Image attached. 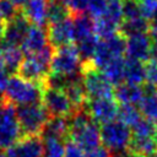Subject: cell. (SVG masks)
Returning a JSON list of instances; mask_svg holds the SVG:
<instances>
[{
  "instance_id": "cell-6",
  "label": "cell",
  "mask_w": 157,
  "mask_h": 157,
  "mask_svg": "<svg viewBox=\"0 0 157 157\" xmlns=\"http://www.w3.org/2000/svg\"><path fill=\"white\" fill-rule=\"evenodd\" d=\"M81 80L88 99L114 97V88L105 75L92 63L83 61L81 66Z\"/></svg>"
},
{
  "instance_id": "cell-28",
  "label": "cell",
  "mask_w": 157,
  "mask_h": 157,
  "mask_svg": "<svg viewBox=\"0 0 157 157\" xmlns=\"http://www.w3.org/2000/svg\"><path fill=\"white\" fill-rule=\"evenodd\" d=\"M131 131L132 137H155L157 136V124L142 117L132 126Z\"/></svg>"
},
{
  "instance_id": "cell-34",
  "label": "cell",
  "mask_w": 157,
  "mask_h": 157,
  "mask_svg": "<svg viewBox=\"0 0 157 157\" xmlns=\"http://www.w3.org/2000/svg\"><path fill=\"white\" fill-rule=\"evenodd\" d=\"M88 0H65V5L69 7L72 15L83 13L87 10Z\"/></svg>"
},
{
  "instance_id": "cell-26",
  "label": "cell",
  "mask_w": 157,
  "mask_h": 157,
  "mask_svg": "<svg viewBox=\"0 0 157 157\" xmlns=\"http://www.w3.org/2000/svg\"><path fill=\"white\" fill-rule=\"evenodd\" d=\"M44 157H64L65 144L63 139L54 136H42Z\"/></svg>"
},
{
  "instance_id": "cell-5",
  "label": "cell",
  "mask_w": 157,
  "mask_h": 157,
  "mask_svg": "<svg viewBox=\"0 0 157 157\" xmlns=\"http://www.w3.org/2000/svg\"><path fill=\"white\" fill-rule=\"evenodd\" d=\"M132 140L130 126L120 120H113L101 126V142L109 152L120 155L128 152Z\"/></svg>"
},
{
  "instance_id": "cell-21",
  "label": "cell",
  "mask_w": 157,
  "mask_h": 157,
  "mask_svg": "<svg viewBox=\"0 0 157 157\" xmlns=\"http://www.w3.org/2000/svg\"><path fill=\"white\" fill-rule=\"evenodd\" d=\"M145 93L139 103V110L144 118L157 124V90L146 85Z\"/></svg>"
},
{
  "instance_id": "cell-27",
  "label": "cell",
  "mask_w": 157,
  "mask_h": 157,
  "mask_svg": "<svg viewBox=\"0 0 157 157\" xmlns=\"http://www.w3.org/2000/svg\"><path fill=\"white\" fill-rule=\"evenodd\" d=\"M71 16H72L71 11L64 2L50 0L49 9H48V25L64 21Z\"/></svg>"
},
{
  "instance_id": "cell-14",
  "label": "cell",
  "mask_w": 157,
  "mask_h": 157,
  "mask_svg": "<svg viewBox=\"0 0 157 157\" xmlns=\"http://www.w3.org/2000/svg\"><path fill=\"white\" fill-rule=\"evenodd\" d=\"M7 157H44L42 136H22L7 148Z\"/></svg>"
},
{
  "instance_id": "cell-3",
  "label": "cell",
  "mask_w": 157,
  "mask_h": 157,
  "mask_svg": "<svg viewBox=\"0 0 157 157\" xmlns=\"http://www.w3.org/2000/svg\"><path fill=\"white\" fill-rule=\"evenodd\" d=\"M45 83L26 80L21 76H12L9 78L5 98L13 104L27 105L42 103Z\"/></svg>"
},
{
  "instance_id": "cell-39",
  "label": "cell",
  "mask_w": 157,
  "mask_h": 157,
  "mask_svg": "<svg viewBox=\"0 0 157 157\" xmlns=\"http://www.w3.org/2000/svg\"><path fill=\"white\" fill-rule=\"evenodd\" d=\"M18 9H21V7H23L25 5H26V2L28 1V0H11Z\"/></svg>"
},
{
  "instance_id": "cell-42",
  "label": "cell",
  "mask_w": 157,
  "mask_h": 157,
  "mask_svg": "<svg viewBox=\"0 0 157 157\" xmlns=\"http://www.w3.org/2000/svg\"><path fill=\"white\" fill-rule=\"evenodd\" d=\"M55 1H61V2H64V4H65V0H55Z\"/></svg>"
},
{
  "instance_id": "cell-4",
  "label": "cell",
  "mask_w": 157,
  "mask_h": 157,
  "mask_svg": "<svg viewBox=\"0 0 157 157\" xmlns=\"http://www.w3.org/2000/svg\"><path fill=\"white\" fill-rule=\"evenodd\" d=\"M53 53H54V48L49 44L38 53L26 55V58L22 60L20 65L18 76L29 81L45 83L50 72V63H52Z\"/></svg>"
},
{
  "instance_id": "cell-25",
  "label": "cell",
  "mask_w": 157,
  "mask_h": 157,
  "mask_svg": "<svg viewBox=\"0 0 157 157\" xmlns=\"http://www.w3.org/2000/svg\"><path fill=\"white\" fill-rule=\"evenodd\" d=\"M124 67H125V58H119L115 60H112L108 63L104 67L101 69V71L105 75V77L109 80V82L114 86L120 85L124 82Z\"/></svg>"
},
{
  "instance_id": "cell-43",
  "label": "cell",
  "mask_w": 157,
  "mask_h": 157,
  "mask_svg": "<svg viewBox=\"0 0 157 157\" xmlns=\"http://www.w3.org/2000/svg\"><path fill=\"white\" fill-rule=\"evenodd\" d=\"M1 99H2V97H1V94H0V101H1Z\"/></svg>"
},
{
  "instance_id": "cell-32",
  "label": "cell",
  "mask_w": 157,
  "mask_h": 157,
  "mask_svg": "<svg viewBox=\"0 0 157 157\" xmlns=\"http://www.w3.org/2000/svg\"><path fill=\"white\" fill-rule=\"evenodd\" d=\"M145 78L148 86L157 90V58H151L145 63Z\"/></svg>"
},
{
  "instance_id": "cell-22",
  "label": "cell",
  "mask_w": 157,
  "mask_h": 157,
  "mask_svg": "<svg viewBox=\"0 0 157 157\" xmlns=\"http://www.w3.org/2000/svg\"><path fill=\"white\" fill-rule=\"evenodd\" d=\"M128 153L145 157L157 156V136L155 137H132Z\"/></svg>"
},
{
  "instance_id": "cell-29",
  "label": "cell",
  "mask_w": 157,
  "mask_h": 157,
  "mask_svg": "<svg viewBox=\"0 0 157 157\" xmlns=\"http://www.w3.org/2000/svg\"><path fill=\"white\" fill-rule=\"evenodd\" d=\"M142 118L140 110L135 105H128V104H121L119 107V113H118V120L123 121L128 126L132 128L140 119Z\"/></svg>"
},
{
  "instance_id": "cell-19",
  "label": "cell",
  "mask_w": 157,
  "mask_h": 157,
  "mask_svg": "<svg viewBox=\"0 0 157 157\" xmlns=\"http://www.w3.org/2000/svg\"><path fill=\"white\" fill-rule=\"evenodd\" d=\"M145 90L139 85H132L128 82H121L117 86L114 91V97L120 104L128 105H139L140 101L142 99Z\"/></svg>"
},
{
  "instance_id": "cell-24",
  "label": "cell",
  "mask_w": 157,
  "mask_h": 157,
  "mask_svg": "<svg viewBox=\"0 0 157 157\" xmlns=\"http://www.w3.org/2000/svg\"><path fill=\"white\" fill-rule=\"evenodd\" d=\"M42 136H54L59 139H69V120L64 117H50L45 124Z\"/></svg>"
},
{
  "instance_id": "cell-16",
  "label": "cell",
  "mask_w": 157,
  "mask_h": 157,
  "mask_svg": "<svg viewBox=\"0 0 157 157\" xmlns=\"http://www.w3.org/2000/svg\"><path fill=\"white\" fill-rule=\"evenodd\" d=\"M23 60V52L20 45L10 44L7 42H0V65L10 74L16 72Z\"/></svg>"
},
{
  "instance_id": "cell-7",
  "label": "cell",
  "mask_w": 157,
  "mask_h": 157,
  "mask_svg": "<svg viewBox=\"0 0 157 157\" xmlns=\"http://www.w3.org/2000/svg\"><path fill=\"white\" fill-rule=\"evenodd\" d=\"M22 136L15 104L2 97L0 101V150L11 147Z\"/></svg>"
},
{
  "instance_id": "cell-13",
  "label": "cell",
  "mask_w": 157,
  "mask_h": 157,
  "mask_svg": "<svg viewBox=\"0 0 157 157\" xmlns=\"http://www.w3.org/2000/svg\"><path fill=\"white\" fill-rule=\"evenodd\" d=\"M47 32H48V42L54 49L74 43L75 33H74L72 16L64 21L48 25Z\"/></svg>"
},
{
  "instance_id": "cell-15",
  "label": "cell",
  "mask_w": 157,
  "mask_h": 157,
  "mask_svg": "<svg viewBox=\"0 0 157 157\" xmlns=\"http://www.w3.org/2000/svg\"><path fill=\"white\" fill-rule=\"evenodd\" d=\"M48 32L44 29V27L37 26V25H29L28 31L26 33V37L21 44V49L23 54H33L38 53L45 47H48Z\"/></svg>"
},
{
  "instance_id": "cell-33",
  "label": "cell",
  "mask_w": 157,
  "mask_h": 157,
  "mask_svg": "<svg viewBox=\"0 0 157 157\" xmlns=\"http://www.w3.org/2000/svg\"><path fill=\"white\" fill-rule=\"evenodd\" d=\"M108 4H109V0H88V4H87L88 16L93 20L101 17L105 12Z\"/></svg>"
},
{
  "instance_id": "cell-31",
  "label": "cell",
  "mask_w": 157,
  "mask_h": 157,
  "mask_svg": "<svg viewBox=\"0 0 157 157\" xmlns=\"http://www.w3.org/2000/svg\"><path fill=\"white\" fill-rule=\"evenodd\" d=\"M21 10L11 0H0V17L6 22L13 20Z\"/></svg>"
},
{
  "instance_id": "cell-35",
  "label": "cell",
  "mask_w": 157,
  "mask_h": 157,
  "mask_svg": "<svg viewBox=\"0 0 157 157\" xmlns=\"http://www.w3.org/2000/svg\"><path fill=\"white\" fill-rule=\"evenodd\" d=\"M64 157H85V151L72 141L65 144V156Z\"/></svg>"
},
{
  "instance_id": "cell-8",
  "label": "cell",
  "mask_w": 157,
  "mask_h": 157,
  "mask_svg": "<svg viewBox=\"0 0 157 157\" xmlns=\"http://www.w3.org/2000/svg\"><path fill=\"white\" fill-rule=\"evenodd\" d=\"M16 112L23 136H42L43 129L50 118L43 103L18 105Z\"/></svg>"
},
{
  "instance_id": "cell-1",
  "label": "cell",
  "mask_w": 157,
  "mask_h": 157,
  "mask_svg": "<svg viewBox=\"0 0 157 157\" xmlns=\"http://www.w3.org/2000/svg\"><path fill=\"white\" fill-rule=\"evenodd\" d=\"M81 60L75 43L55 48L50 63V72L45 85L63 90L69 81L78 77V74H81Z\"/></svg>"
},
{
  "instance_id": "cell-44",
  "label": "cell",
  "mask_w": 157,
  "mask_h": 157,
  "mask_svg": "<svg viewBox=\"0 0 157 157\" xmlns=\"http://www.w3.org/2000/svg\"><path fill=\"white\" fill-rule=\"evenodd\" d=\"M115 157H119V156H115Z\"/></svg>"
},
{
  "instance_id": "cell-10",
  "label": "cell",
  "mask_w": 157,
  "mask_h": 157,
  "mask_svg": "<svg viewBox=\"0 0 157 157\" xmlns=\"http://www.w3.org/2000/svg\"><path fill=\"white\" fill-rule=\"evenodd\" d=\"M119 107V102L115 99V97H102L88 99L83 109L92 120L103 125L118 118Z\"/></svg>"
},
{
  "instance_id": "cell-11",
  "label": "cell",
  "mask_w": 157,
  "mask_h": 157,
  "mask_svg": "<svg viewBox=\"0 0 157 157\" xmlns=\"http://www.w3.org/2000/svg\"><path fill=\"white\" fill-rule=\"evenodd\" d=\"M43 105L47 108L50 117H64L70 118L76 110L74 109L70 99L61 88L49 87L45 85L43 98Z\"/></svg>"
},
{
  "instance_id": "cell-20",
  "label": "cell",
  "mask_w": 157,
  "mask_h": 157,
  "mask_svg": "<svg viewBox=\"0 0 157 157\" xmlns=\"http://www.w3.org/2000/svg\"><path fill=\"white\" fill-rule=\"evenodd\" d=\"M63 90L66 93L67 98L70 99L75 110H80V109L85 108V105L88 101V97H87V93L85 91V87H83V83L81 80V74L78 77L69 81Z\"/></svg>"
},
{
  "instance_id": "cell-17",
  "label": "cell",
  "mask_w": 157,
  "mask_h": 157,
  "mask_svg": "<svg viewBox=\"0 0 157 157\" xmlns=\"http://www.w3.org/2000/svg\"><path fill=\"white\" fill-rule=\"evenodd\" d=\"M49 2L50 0H28L21 11L28 22L44 27L48 23Z\"/></svg>"
},
{
  "instance_id": "cell-38",
  "label": "cell",
  "mask_w": 157,
  "mask_h": 157,
  "mask_svg": "<svg viewBox=\"0 0 157 157\" xmlns=\"http://www.w3.org/2000/svg\"><path fill=\"white\" fill-rule=\"evenodd\" d=\"M6 23H7V22L0 17V42L4 39V36H5V31H6Z\"/></svg>"
},
{
  "instance_id": "cell-40",
  "label": "cell",
  "mask_w": 157,
  "mask_h": 157,
  "mask_svg": "<svg viewBox=\"0 0 157 157\" xmlns=\"http://www.w3.org/2000/svg\"><path fill=\"white\" fill-rule=\"evenodd\" d=\"M0 157H7V155L4 152V150H0Z\"/></svg>"
},
{
  "instance_id": "cell-30",
  "label": "cell",
  "mask_w": 157,
  "mask_h": 157,
  "mask_svg": "<svg viewBox=\"0 0 157 157\" xmlns=\"http://www.w3.org/2000/svg\"><path fill=\"white\" fill-rule=\"evenodd\" d=\"M140 12L150 23L157 20V0H136Z\"/></svg>"
},
{
  "instance_id": "cell-2",
  "label": "cell",
  "mask_w": 157,
  "mask_h": 157,
  "mask_svg": "<svg viewBox=\"0 0 157 157\" xmlns=\"http://www.w3.org/2000/svg\"><path fill=\"white\" fill-rule=\"evenodd\" d=\"M69 140L80 146L85 152L101 145V128L91 119L85 109L76 110L69 120Z\"/></svg>"
},
{
  "instance_id": "cell-18",
  "label": "cell",
  "mask_w": 157,
  "mask_h": 157,
  "mask_svg": "<svg viewBox=\"0 0 157 157\" xmlns=\"http://www.w3.org/2000/svg\"><path fill=\"white\" fill-rule=\"evenodd\" d=\"M29 22L28 20L25 17V15L22 13V11L11 21H9L6 23V31H5V36H4V42H7L10 44H15V45H20L22 44L26 33L28 31L29 27Z\"/></svg>"
},
{
  "instance_id": "cell-41",
  "label": "cell",
  "mask_w": 157,
  "mask_h": 157,
  "mask_svg": "<svg viewBox=\"0 0 157 157\" xmlns=\"http://www.w3.org/2000/svg\"><path fill=\"white\" fill-rule=\"evenodd\" d=\"M128 157H145V156H139V155H131V153H128Z\"/></svg>"
},
{
  "instance_id": "cell-45",
  "label": "cell",
  "mask_w": 157,
  "mask_h": 157,
  "mask_svg": "<svg viewBox=\"0 0 157 157\" xmlns=\"http://www.w3.org/2000/svg\"><path fill=\"white\" fill-rule=\"evenodd\" d=\"M156 21H157V20H156Z\"/></svg>"
},
{
  "instance_id": "cell-9",
  "label": "cell",
  "mask_w": 157,
  "mask_h": 157,
  "mask_svg": "<svg viewBox=\"0 0 157 157\" xmlns=\"http://www.w3.org/2000/svg\"><path fill=\"white\" fill-rule=\"evenodd\" d=\"M126 48V38L120 32L113 34L112 37L101 39L96 48L92 63L101 70L112 60L124 56Z\"/></svg>"
},
{
  "instance_id": "cell-36",
  "label": "cell",
  "mask_w": 157,
  "mask_h": 157,
  "mask_svg": "<svg viewBox=\"0 0 157 157\" xmlns=\"http://www.w3.org/2000/svg\"><path fill=\"white\" fill-rule=\"evenodd\" d=\"M85 157H110V152L105 147H97L92 151H88L85 153Z\"/></svg>"
},
{
  "instance_id": "cell-23",
  "label": "cell",
  "mask_w": 157,
  "mask_h": 157,
  "mask_svg": "<svg viewBox=\"0 0 157 157\" xmlns=\"http://www.w3.org/2000/svg\"><path fill=\"white\" fill-rule=\"evenodd\" d=\"M145 81V64L139 60L126 58L124 67V82L141 86Z\"/></svg>"
},
{
  "instance_id": "cell-12",
  "label": "cell",
  "mask_w": 157,
  "mask_h": 157,
  "mask_svg": "<svg viewBox=\"0 0 157 157\" xmlns=\"http://www.w3.org/2000/svg\"><path fill=\"white\" fill-rule=\"evenodd\" d=\"M125 38H126L125 53L128 54V58L139 60L141 63H146L147 60L153 58L152 42L148 32L135 33Z\"/></svg>"
},
{
  "instance_id": "cell-37",
  "label": "cell",
  "mask_w": 157,
  "mask_h": 157,
  "mask_svg": "<svg viewBox=\"0 0 157 157\" xmlns=\"http://www.w3.org/2000/svg\"><path fill=\"white\" fill-rule=\"evenodd\" d=\"M9 82V72L0 65V93H2L6 90Z\"/></svg>"
}]
</instances>
